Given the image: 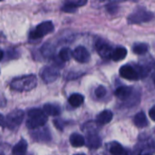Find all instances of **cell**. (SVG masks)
<instances>
[{"label":"cell","instance_id":"4fadbf2b","mask_svg":"<svg viewBox=\"0 0 155 155\" xmlns=\"http://www.w3.org/2000/svg\"><path fill=\"white\" fill-rule=\"evenodd\" d=\"M112 118H113V113L109 110H105L98 115L96 121L99 125H105L110 122Z\"/></svg>","mask_w":155,"mask_h":155},{"label":"cell","instance_id":"ffe728a7","mask_svg":"<svg viewBox=\"0 0 155 155\" xmlns=\"http://www.w3.org/2000/svg\"><path fill=\"white\" fill-rule=\"evenodd\" d=\"M40 51H41V54L43 57L48 58H51L55 55V47H54V45L48 42L42 46Z\"/></svg>","mask_w":155,"mask_h":155},{"label":"cell","instance_id":"5bb4252c","mask_svg":"<svg viewBox=\"0 0 155 155\" xmlns=\"http://www.w3.org/2000/svg\"><path fill=\"white\" fill-rule=\"evenodd\" d=\"M28 150V142L25 140H20L12 150L13 155H25Z\"/></svg>","mask_w":155,"mask_h":155},{"label":"cell","instance_id":"4dcf8cb0","mask_svg":"<svg viewBox=\"0 0 155 155\" xmlns=\"http://www.w3.org/2000/svg\"><path fill=\"white\" fill-rule=\"evenodd\" d=\"M1 1H3V0H0V2H1Z\"/></svg>","mask_w":155,"mask_h":155},{"label":"cell","instance_id":"6da1fadb","mask_svg":"<svg viewBox=\"0 0 155 155\" xmlns=\"http://www.w3.org/2000/svg\"><path fill=\"white\" fill-rule=\"evenodd\" d=\"M38 84L35 75H26L14 79L10 83V88L16 91H29L36 88Z\"/></svg>","mask_w":155,"mask_h":155},{"label":"cell","instance_id":"cb8c5ba5","mask_svg":"<svg viewBox=\"0 0 155 155\" xmlns=\"http://www.w3.org/2000/svg\"><path fill=\"white\" fill-rule=\"evenodd\" d=\"M107 94V90L104 86H99L97 87V89L95 90V96L98 99H102L106 96Z\"/></svg>","mask_w":155,"mask_h":155},{"label":"cell","instance_id":"4316f807","mask_svg":"<svg viewBox=\"0 0 155 155\" xmlns=\"http://www.w3.org/2000/svg\"><path fill=\"white\" fill-rule=\"evenodd\" d=\"M3 58H4V52L2 49H0V61L3 59Z\"/></svg>","mask_w":155,"mask_h":155},{"label":"cell","instance_id":"7c38bea8","mask_svg":"<svg viewBox=\"0 0 155 155\" xmlns=\"http://www.w3.org/2000/svg\"><path fill=\"white\" fill-rule=\"evenodd\" d=\"M87 145L91 149H98L101 146V140L95 132H90L87 136Z\"/></svg>","mask_w":155,"mask_h":155},{"label":"cell","instance_id":"d6986e66","mask_svg":"<svg viewBox=\"0 0 155 155\" xmlns=\"http://www.w3.org/2000/svg\"><path fill=\"white\" fill-rule=\"evenodd\" d=\"M43 111L49 116H58L60 114V108L56 104L48 103L43 106Z\"/></svg>","mask_w":155,"mask_h":155},{"label":"cell","instance_id":"8992f818","mask_svg":"<svg viewBox=\"0 0 155 155\" xmlns=\"http://www.w3.org/2000/svg\"><path fill=\"white\" fill-rule=\"evenodd\" d=\"M59 70L56 67H45L40 71V77L45 83H52L59 77Z\"/></svg>","mask_w":155,"mask_h":155},{"label":"cell","instance_id":"9a60e30c","mask_svg":"<svg viewBox=\"0 0 155 155\" xmlns=\"http://www.w3.org/2000/svg\"><path fill=\"white\" fill-rule=\"evenodd\" d=\"M127 53H128V51L125 48L119 47V48H116L115 49H113L110 58L114 61H120L126 58Z\"/></svg>","mask_w":155,"mask_h":155},{"label":"cell","instance_id":"30bf717a","mask_svg":"<svg viewBox=\"0 0 155 155\" xmlns=\"http://www.w3.org/2000/svg\"><path fill=\"white\" fill-rule=\"evenodd\" d=\"M88 3V0H65V4L61 10L66 13H73L78 8L83 7Z\"/></svg>","mask_w":155,"mask_h":155},{"label":"cell","instance_id":"f546056e","mask_svg":"<svg viewBox=\"0 0 155 155\" xmlns=\"http://www.w3.org/2000/svg\"><path fill=\"white\" fill-rule=\"evenodd\" d=\"M144 155H150V154H144Z\"/></svg>","mask_w":155,"mask_h":155},{"label":"cell","instance_id":"d4e9b609","mask_svg":"<svg viewBox=\"0 0 155 155\" xmlns=\"http://www.w3.org/2000/svg\"><path fill=\"white\" fill-rule=\"evenodd\" d=\"M149 116H150V118L153 121H155V106H153V107L149 110Z\"/></svg>","mask_w":155,"mask_h":155},{"label":"cell","instance_id":"3957f363","mask_svg":"<svg viewBox=\"0 0 155 155\" xmlns=\"http://www.w3.org/2000/svg\"><path fill=\"white\" fill-rule=\"evenodd\" d=\"M153 18V14L150 11H147L144 8L135 9L128 18V22L130 24H140L149 22Z\"/></svg>","mask_w":155,"mask_h":155},{"label":"cell","instance_id":"8fae6325","mask_svg":"<svg viewBox=\"0 0 155 155\" xmlns=\"http://www.w3.org/2000/svg\"><path fill=\"white\" fill-rule=\"evenodd\" d=\"M131 94H132V88L128 87V86L119 87L115 91V96L121 101H126V100L130 99Z\"/></svg>","mask_w":155,"mask_h":155},{"label":"cell","instance_id":"ba28073f","mask_svg":"<svg viewBox=\"0 0 155 155\" xmlns=\"http://www.w3.org/2000/svg\"><path fill=\"white\" fill-rule=\"evenodd\" d=\"M95 48H96V50L98 51L99 55L102 58H105V59L110 58L113 49L107 42H105L102 39H99L95 44Z\"/></svg>","mask_w":155,"mask_h":155},{"label":"cell","instance_id":"277c9868","mask_svg":"<svg viewBox=\"0 0 155 155\" xmlns=\"http://www.w3.org/2000/svg\"><path fill=\"white\" fill-rule=\"evenodd\" d=\"M54 31V25L51 21H45L40 23L29 34L30 39H40L44 36L48 35Z\"/></svg>","mask_w":155,"mask_h":155},{"label":"cell","instance_id":"603a6c76","mask_svg":"<svg viewBox=\"0 0 155 155\" xmlns=\"http://www.w3.org/2000/svg\"><path fill=\"white\" fill-rule=\"evenodd\" d=\"M110 151L112 155H122L124 152V149L120 143L114 142L111 144V146L110 148Z\"/></svg>","mask_w":155,"mask_h":155},{"label":"cell","instance_id":"ac0fdd59","mask_svg":"<svg viewBox=\"0 0 155 155\" xmlns=\"http://www.w3.org/2000/svg\"><path fill=\"white\" fill-rule=\"evenodd\" d=\"M83 102H84V96L80 93L71 94L68 98V103L74 108H78L81 106Z\"/></svg>","mask_w":155,"mask_h":155},{"label":"cell","instance_id":"7a4b0ae2","mask_svg":"<svg viewBox=\"0 0 155 155\" xmlns=\"http://www.w3.org/2000/svg\"><path fill=\"white\" fill-rule=\"evenodd\" d=\"M48 120L47 114L39 109H32L28 112L27 127L31 130H36L43 127Z\"/></svg>","mask_w":155,"mask_h":155},{"label":"cell","instance_id":"5b68a950","mask_svg":"<svg viewBox=\"0 0 155 155\" xmlns=\"http://www.w3.org/2000/svg\"><path fill=\"white\" fill-rule=\"evenodd\" d=\"M24 119V111L21 110H15L11 111L6 118V127L10 130L18 129Z\"/></svg>","mask_w":155,"mask_h":155},{"label":"cell","instance_id":"44dd1931","mask_svg":"<svg viewBox=\"0 0 155 155\" xmlns=\"http://www.w3.org/2000/svg\"><path fill=\"white\" fill-rule=\"evenodd\" d=\"M72 57V51L70 50V48H63L60 49L59 53H58V58H60L61 61H68Z\"/></svg>","mask_w":155,"mask_h":155},{"label":"cell","instance_id":"484cf974","mask_svg":"<svg viewBox=\"0 0 155 155\" xmlns=\"http://www.w3.org/2000/svg\"><path fill=\"white\" fill-rule=\"evenodd\" d=\"M0 127H6V118L0 114Z\"/></svg>","mask_w":155,"mask_h":155},{"label":"cell","instance_id":"9c48e42d","mask_svg":"<svg viewBox=\"0 0 155 155\" xmlns=\"http://www.w3.org/2000/svg\"><path fill=\"white\" fill-rule=\"evenodd\" d=\"M72 57L80 63H87L91 59V55L88 49L82 46L77 47L74 51H72Z\"/></svg>","mask_w":155,"mask_h":155},{"label":"cell","instance_id":"e0dca14e","mask_svg":"<svg viewBox=\"0 0 155 155\" xmlns=\"http://www.w3.org/2000/svg\"><path fill=\"white\" fill-rule=\"evenodd\" d=\"M69 142H70L71 146H73L75 148H79V147H82L85 144V139L82 135H81L79 133H73L70 135Z\"/></svg>","mask_w":155,"mask_h":155},{"label":"cell","instance_id":"83f0119b","mask_svg":"<svg viewBox=\"0 0 155 155\" xmlns=\"http://www.w3.org/2000/svg\"><path fill=\"white\" fill-rule=\"evenodd\" d=\"M76 155H86V154H84V153H79V154H76Z\"/></svg>","mask_w":155,"mask_h":155},{"label":"cell","instance_id":"2e32d148","mask_svg":"<svg viewBox=\"0 0 155 155\" xmlns=\"http://www.w3.org/2000/svg\"><path fill=\"white\" fill-rule=\"evenodd\" d=\"M133 122L138 128H145L148 126V120L143 111L137 113L133 118Z\"/></svg>","mask_w":155,"mask_h":155},{"label":"cell","instance_id":"7402d4cb","mask_svg":"<svg viewBox=\"0 0 155 155\" xmlns=\"http://www.w3.org/2000/svg\"><path fill=\"white\" fill-rule=\"evenodd\" d=\"M132 51L137 55H143L148 51V46L143 43H137L133 45Z\"/></svg>","mask_w":155,"mask_h":155},{"label":"cell","instance_id":"52a82bcc","mask_svg":"<svg viewBox=\"0 0 155 155\" xmlns=\"http://www.w3.org/2000/svg\"><path fill=\"white\" fill-rule=\"evenodd\" d=\"M120 76L128 81H138L140 78L136 68L130 65H124L120 68Z\"/></svg>","mask_w":155,"mask_h":155},{"label":"cell","instance_id":"f1b7e54d","mask_svg":"<svg viewBox=\"0 0 155 155\" xmlns=\"http://www.w3.org/2000/svg\"><path fill=\"white\" fill-rule=\"evenodd\" d=\"M153 81H154V83H155V74H154V76H153Z\"/></svg>","mask_w":155,"mask_h":155}]
</instances>
